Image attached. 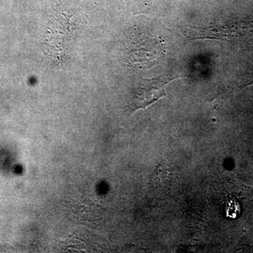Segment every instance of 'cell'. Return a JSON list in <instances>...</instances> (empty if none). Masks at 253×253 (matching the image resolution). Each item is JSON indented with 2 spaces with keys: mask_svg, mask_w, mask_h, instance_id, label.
<instances>
[{
  "mask_svg": "<svg viewBox=\"0 0 253 253\" xmlns=\"http://www.w3.org/2000/svg\"><path fill=\"white\" fill-rule=\"evenodd\" d=\"M183 32L190 39L230 40L253 35V23H237L206 28L186 27Z\"/></svg>",
  "mask_w": 253,
  "mask_h": 253,
  "instance_id": "6da1fadb",
  "label": "cell"
},
{
  "mask_svg": "<svg viewBox=\"0 0 253 253\" xmlns=\"http://www.w3.org/2000/svg\"><path fill=\"white\" fill-rule=\"evenodd\" d=\"M171 80L160 78L144 80L133 94L131 102L133 109H146L149 105L166 96V86Z\"/></svg>",
  "mask_w": 253,
  "mask_h": 253,
  "instance_id": "7a4b0ae2",
  "label": "cell"
}]
</instances>
